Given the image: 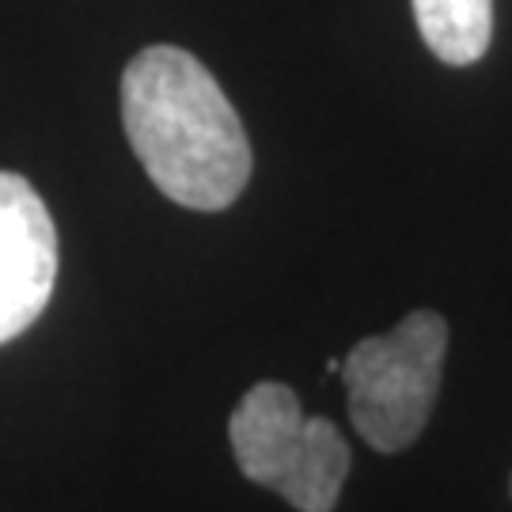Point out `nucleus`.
Instances as JSON below:
<instances>
[{"label": "nucleus", "instance_id": "obj_1", "mask_svg": "<svg viewBox=\"0 0 512 512\" xmlns=\"http://www.w3.org/2000/svg\"><path fill=\"white\" fill-rule=\"evenodd\" d=\"M122 122L148 179L183 209H228L251 179L239 114L213 73L179 46H148L129 61Z\"/></svg>", "mask_w": 512, "mask_h": 512}, {"label": "nucleus", "instance_id": "obj_2", "mask_svg": "<svg viewBox=\"0 0 512 512\" xmlns=\"http://www.w3.org/2000/svg\"><path fill=\"white\" fill-rule=\"evenodd\" d=\"M239 471L296 512H330L349 478V444L327 418H308L293 387L255 384L228 418Z\"/></svg>", "mask_w": 512, "mask_h": 512}, {"label": "nucleus", "instance_id": "obj_3", "mask_svg": "<svg viewBox=\"0 0 512 512\" xmlns=\"http://www.w3.org/2000/svg\"><path fill=\"white\" fill-rule=\"evenodd\" d=\"M448 349V323L429 308L410 311L387 334L361 338L342 357L353 429L376 452H403L433 414Z\"/></svg>", "mask_w": 512, "mask_h": 512}, {"label": "nucleus", "instance_id": "obj_4", "mask_svg": "<svg viewBox=\"0 0 512 512\" xmlns=\"http://www.w3.org/2000/svg\"><path fill=\"white\" fill-rule=\"evenodd\" d=\"M57 277V228L38 190L0 171V346L19 338L50 304Z\"/></svg>", "mask_w": 512, "mask_h": 512}, {"label": "nucleus", "instance_id": "obj_5", "mask_svg": "<svg viewBox=\"0 0 512 512\" xmlns=\"http://www.w3.org/2000/svg\"><path fill=\"white\" fill-rule=\"evenodd\" d=\"M414 19L444 65H475L494 38V0H414Z\"/></svg>", "mask_w": 512, "mask_h": 512}]
</instances>
